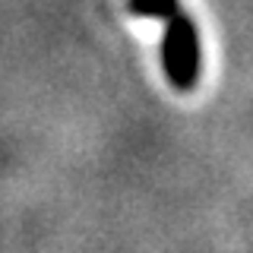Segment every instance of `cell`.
Listing matches in <instances>:
<instances>
[{"label":"cell","instance_id":"1","mask_svg":"<svg viewBox=\"0 0 253 253\" xmlns=\"http://www.w3.org/2000/svg\"><path fill=\"white\" fill-rule=\"evenodd\" d=\"M126 6L136 16H158L168 22L162 42L165 73L174 89H193L200 76V35L184 6L177 0H126Z\"/></svg>","mask_w":253,"mask_h":253}]
</instances>
